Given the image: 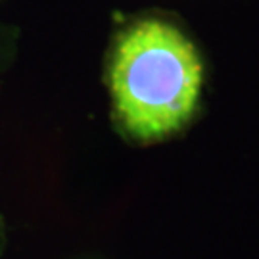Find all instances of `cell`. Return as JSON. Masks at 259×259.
<instances>
[{
	"mask_svg": "<svg viewBox=\"0 0 259 259\" xmlns=\"http://www.w3.org/2000/svg\"><path fill=\"white\" fill-rule=\"evenodd\" d=\"M108 73L115 119L140 144L185 129L200 102V54L181 29L163 19H139L123 29Z\"/></svg>",
	"mask_w": 259,
	"mask_h": 259,
	"instance_id": "6da1fadb",
	"label": "cell"
}]
</instances>
